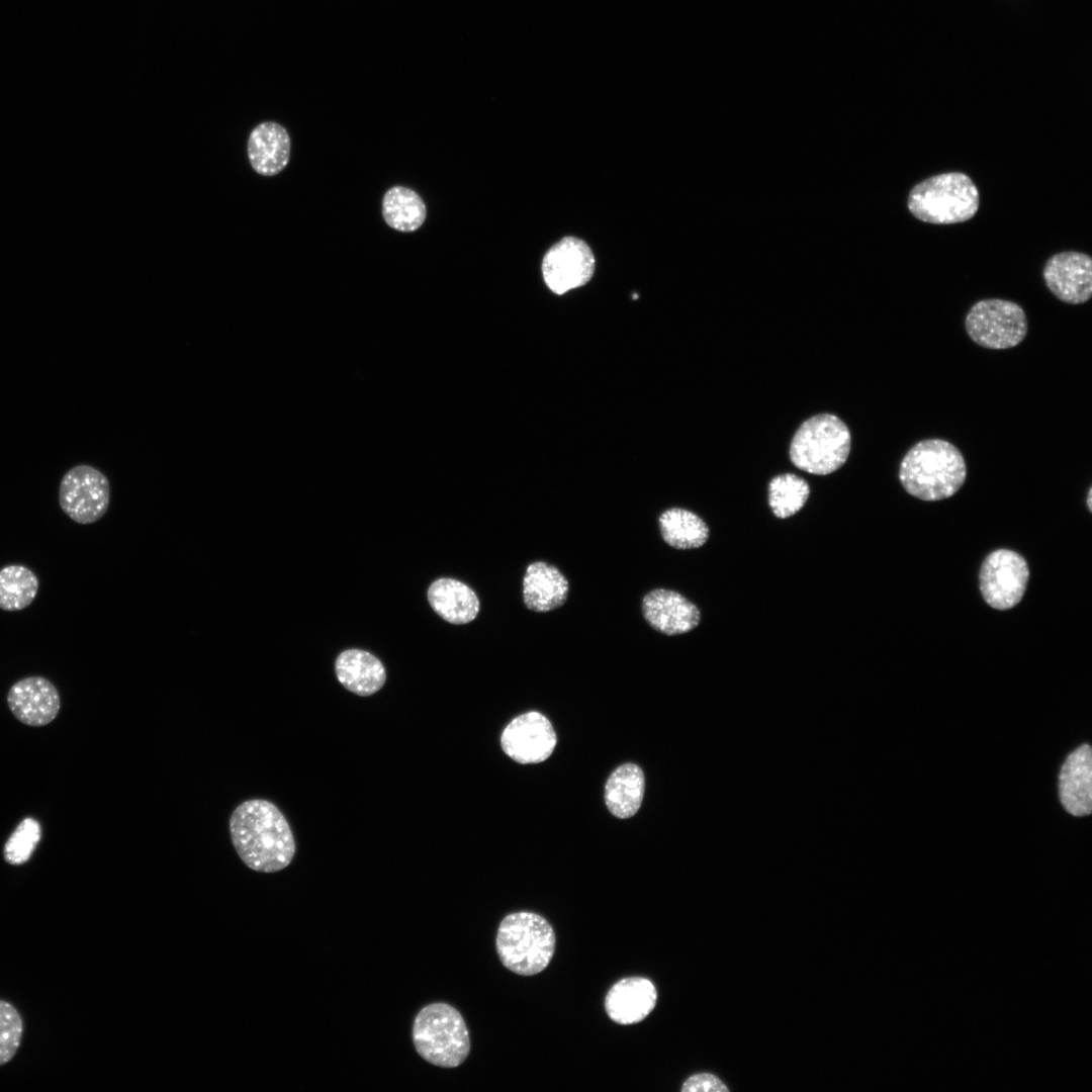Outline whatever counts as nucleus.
Wrapping results in <instances>:
<instances>
[{
  "label": "nucleus",
  "mask_w": 1092,
  "mask_h": 1092,
  "mask_svg": "<svg viewBox=\"0 0 1092 1092\" xmlns=\"http://www.w3.org/2000/svg\"><path fill=\"white\" fill-rule=\"evenodd\" d=\"M229 825L233 845L251 870L275 873L291 862L294 838L286 818L273 803L245 801L234 810Z\"/></svg>",
  "instance_id": "nucleus-1"
},
{
  "label": "nucleus",
  "mask_w": 1092,
  "mask_h": 1092,
  "mask_svg": "<svg viewBox=\"0 0 1092 1092\" xmlns=\"http://www.w3.org/2000/svg\"><path fill=\"white\" fill-rule=\"evenodd\" d=\"M967 465L961 451L942 439L916 443L903 457L899 479L904 489L922 500L952 496L964 484Z\"/></svg>",
  "instance_id": "nucleus-2"
},
{
  "label": "nucleus",
  "mask_w": 1092,
  "mask_h": 1092,
  "mask_svg": "<svg viewBox=\"0 0 1092 1092\" xmlns=\"http://www.w3.org/2000/svg\"><path fill=\"white\" fill-rule=\"evenodd\" d=\"M551 924L541 915L521 911L508 914L499 923L495 947L502 964L521 976L544 971L555 951Z\"/></svg>",
  "instance_id": "nucleus-3"
},
{
  "label": "nucleus",
  "mask_w": 1092,
  "mask_h": 1092,
  "mask_svg": "<svg viewBox=\"0 0 1092 1092\" xmlns=\"http://www.w3.org/2000/svg\"><path fill=\"white\" fill-rule=\"evenodd\" d=\"M980 195L973 180L962 172L929 177L909 192V211L919 220L953 224L971 219L978 211Z\"/></svg>",
  "instance_id": "nucleus-4"
},
{
  "label": "nucleus",
  "mask_w": 1092,
  "mask_h": 1092,
  "mask_svg": "<svg viewBox=\"0 0 1092 1092\" xmlns=\"http://www.w3.org/2000/svg\"><path fill=\"white\" fill-rule=\"evenodd\" d=\"M413 1043L426 1062L441 1068H456L470 1052V1037L461 1013L452 1005L434 1002L416 1015Z\"/></svg>",
  "instance_id": "nucleus-5"
},
{
  "label": "nucleus",
  "mask_w": 1092,
  "mask_h": 1092,
  "mask_svg": "<svg viewBox=\"0 0 1092 1092\" xmlns=\"http://www.w3.org/2000/svg\"><path fill=\"white\" fill-rule=\"evenodd\" d=\"M850 433L836 416L819 414L806 420L790 446L792 463L801 470L826 475L840 468L850 451Z\"/></svg>",
  "instance_id": "nucleus-6"
},
{
  "label": "nucleus",
  "mask_w": 1092,
  "mask_h": 1092,
  "mask_svg": "<svg viewBox=\"0 0 1092 1092\" xmlns=\"http://www.w3.org/2000/svg\"><path fill=\"white\" fill-rule=\"evenodd\" d=\"M966 331L977 345L987 349H1008L1020 344L1027 334V318L1017 303L989 298L976 302L965 320Z\"/></svg>",
  "instance_id": "nucleus-7"
},
{
  "label": "nucleus",
  "mask_w": 1092,
  "mask_h": 1092,
  "mask_svg": "<svg viewBox=\"0 0 1092 1092\" xmlns=\"http://www.w3.org/2000/svg\"><path fill=\"white\" fill-rule=\"evenodd\" d=\"M109 502L110 484L99 469L79 464L62 477L59 504L74 522L89 525L99 521L106 514Z\"/></svg>",
  "instance_id": "nucleus-8"
},
{
  "label": "nucleus",
  "mask_w": 1092,
  "mask_h": 1092,
  "mask_svg": "<svg viewBox=\"0 0 1092 1092\" xmlns=\"http://www.w3.org/2000/svg\"><path fill=\"white\" fill-rule=\"evenodd\" d=\"M979 578L985 602L994 609L1008 610L1021 601L1029 569L1025 559L1017 552L998 549L983 561Z\"/></svg>",
  "instance_id": "nucleus-9"
},
{
  "label": "nucleus",
  "mask_w": 1092,
  "mask_h": 1092,
  "mask_svg": "<svg viewBox=\"0 0 1092 1092\" xmlns=\"http://www.w3.org/2000/svg\"><path fill=\"white\" fill-rule=\"evenodd\" d=\"M595 257L585 242L565 237L552 246L542 262V273L547 287L555 294L586 284L595 272Z\"/></svg>",
  "instance_id": "nucleus-10"
},
{
  "label": "nucleus",
  "mask_w": 1092,
  "mask_h": 1092,
  "mask_svg": "<svg viewBox=\"0 0 1092 1092\" xmlns=\"http://www.w3.org/2000/svg\"><path fill=\"white\" fill-rule=\"evenodd\" d=\"M556 742L557 737L551 722L536 711L514 718L500 736L504 752L522 764L546 760L552 754Z\"/></svg>",
  "instance_id": "nucleus-11"
},
{
  "label": "nucleus",
  "mask_w": 1092,
  "mask_h": 1092,
  "mask_svg": "<svg viewBox=\"0 0 1092 1092\" xmlns=\"http://www.w3.org/2000/svg\"><path fill=\"white\" fill-rule=\"evenodd\" d=\"M1048 288L1070 304L1088 301L1092 295V260L1087 254L1067 251L1053 255L1043 268Z\"/></svg>",
  "instance_id": "nucleus-12"
},
{
  "label": "nucleus",
  "mask_w": 1092,
  "mask_h": 1092,
  "mask_svg": "<svg viewBox=\"0 0 1092 1092\" xmlns=\"http://www.w3.org/2000/svg\"><path fill=\"white\" fill-rule=\"evenodd\" d=\"M7 704L17 720L32 727L48 725L61 709L57 688L42 676H27L16 681L8 691Z\"/></svg>",
  "instance_id": "nucleus-13"
},
{
  "label": "nucleus",
  "mask_w": 1092,
  "mask_h": 1092,
  "mask_svg": "<svg viewBox=\"0 0 1092 1092\" xmlns=\"http://www.w3.org/2000/svg\"><path fill=\"white\" fill-rule=\"evenodd\" d=\"M642 613L647 623L668 636L688 633L701 620L699 609L677 592L656 588L642 600Z\"/></svg>",
  "instance_id": "nucleus-14"
},
{
  "label": "nucleus",
  "mask_w": 1092,
  "mask_h": 1092,
  "mask_svg": "<svg viewBox=\"0 0 1092 1092\" xmlns=\"http://www.w3.org/2000/svg\"><path fill=\"white\" fill-rule=\"evenodd\" d=\"M657 991L647 978L628 977L616 982L605 998L608 1016L616 1023L629 1025L645 1019L654 1009Z\"/></svg>",
  "instance_id": "nucleus-15"
},
{
  "label": "nucleus",
  "mask_w": 1092,
  "mask_h": 1092,
  "mask_svg": "<svg viewBox=\"0 0 1092 1092\" xmlns=\"http://www.w3.org/2000/svg\"><path fill=\"white\" fill-rule=\"evenodd\" d=\"M1059 796L1065 810L1073 816L1089 815L1092 810L1091 747L1082 744L1064 761L1059 776Z\"/></svg>",
  "instance_id": "nucleus-16"
},
{
  "label": "nucleus",
  "mask_w": 1092,
  "mask_h": 1092,
  "mask_svg": "<svg viewBox=\"0 0 1092 1092\" xmlns=\"http://www.w3.org/2000/svg\"><path fill=\"white\" fill-rule=\"evenodd\" d=\"M247 150L251 166L258 174L274 176L289 162L290 138L281 124L265 121L251 131Z\"/></svg>",
  "instance_id": "nucleus-17"
},
{
  "label": "nucleus",
  "mask_w": 1092,
  "mask_h": 1092,
  "mask_svg": "<svg viewBox=\"0 0 1092 1092\" xmlns=\"http://www.w3.org/2000/svg\"><path fill=\"white\" fill-rule=\"evenodd\" d=\"M568 590V580L556 566L544 561L528 565L523 577V600L529 610L553 611L566 602Z\"/></svg>",
  "instance_id": "nucleus-18"
},
{
  "label": "nucleus",
  "mask_w": 1092,
  "mask_h": 1092,
  "mask_svg": "<svg viewBox=\"0 0 1092 1092\" xmlns=\"http://www.w3.org/2000/svg\"><path fill=\"white\" fill-rule=\"evenodd\" d=\"M335 670L344 688L359 696H370L376 693L386 679L385 669L380 660L360 649L343 651L337 657Z\"/></svg>",
  "instance_id": "nucleus-19"
},
{
  "label": "nucleus",
  "mask_w": 1092,
  "mask_h": 1092,
  "mask_svg": "<svg viewBox=\"0 0 1092 1092\" xmlns=\"http://www.w3.org/2000/svg\"><path fill=\"white\" fill-rule=\"evenodd\" d=\"M428 600L440 617L453 624L469 623L479 612V600L474 590L453 578H439L432 582Z\"/></svg>",
  "instance_id": "nucleus-20"
},
{
  "label": "nucleus",
  "mask_w": 1092,
  "mask_h": 1092,
  "mask_svg": "<svg viewBox=\"0 0 1092 1092\" xmlns=\"http://www.w3.org/2000/svg\"><path fill=\"white\" fill-rule=\"evenodd\" d=\"M645 789L642 769L635 763L618 766L605 786V803L617 818H630L639 810Z\"/></svg>",
  "instance_id": "nucleus-21"
},
{
  "label": "nucleus",
  "mask_w": 1092,
  "mask_h": 1092,
  "mask_svg": "<svg viewBox=\"0 0 1092 1092\" xmlns=\"http://www.w3.org/2000/svg\"><path fill=\"white\" fill-rule=\"evenodd\" d=\"M662 539L669 546L680 549H696L703 546L709 538V528L702 518L695 513L671 508L658 518Z\"/></svg>",
  "instance_id": "nucleus-22"
},
{
  "label": "nucleus",
  "mask_w": 1092,
  "mask_h": 1092,
  "mask_svg": "<svg viewBox=\"0 0 1092 1092\" xmlns=\"http://www.w3.org/2000/svg\"><path fill=\"white\" fill-rule=\"evenodd\" d=\"M382 215L390 228L410 233L424 223L427 209L417 192L407 187L394 186L384 194Z\"/></svg>",
  "instance_id": "nucleus-23"
},
{
  "label": "nucleus",
  "mask_w": 1092,
  "mask_h": 1092,
  "mask_svg": "<svg viewBox=\"0 0 1092 1092\" xmlns=\"http://www.w3.org/2000/svg\"><path fill=\"white\" fill-rule=\"evenodd\" d=\"M38 578L27 566L9 564L0 569V609L8 612L27 608L35 599Z\"/></svg>",
  "instance_id": "nucleus-24"
},
{
  "label": "nucleus",
  "mask_w": 1092,
  "mask_h": 1092,
  "mask_svg": "<svg viewBox=\"0 0 1092 1092\" xmlns=\"http://www.w3.org/2000/svg\"><path fill=\"white\" fill-rule=\"evenodd\" d=\"M809 493L810 487L806 480L792 473H784L770 480L768 504L777 518L785 519L804 507Z\"/></svg>",
  "instance_id": "nucleus-25"
},
{
  "label": "nucleus",
  "mask_w": 1092,
  "mask_h": 1092,
  "mask_svg": "<svg viewBox=\"0 0 1092 1092\" xmlns=\"http://www.w3.org/2000/svg\"><path fill=\"white\" fill-rule=\"evenodd\" d=\"M41 839V826L39 822L26 817L13 830L3 847V856L7 863L20 866L25 863L32 855Z\"/></svg>",
  "instance_id": "nucleus-26"
},
{
  "label": "nucleus",
  "mask_w": 1092,
  "mask_h": 1092,
  "mask_svg": "<svg viewBox=\"0 0 1092 1092\" xmlns=\"http://www.w3.org/2000/svg\"><path fill=\"white\" fill-rule=\"evenodd\" d=\"M23 1020L19 1011L0 999V1066L7 1064L18 1051L23 1035Z\"/></svg>",
  "instance_id": "nucleus-27"
},
{
  "label": "nucleus",
  "mask_w": 1092,
  "mask_h": 1092,
  "mask_svg": "<svg viewBox=\"0 0 1092 1092\" xmlns=\"http://www.w3.org/2000/svg\"><path fill=\"white\" fill-rule=\"evenodd\" d=\"M727 1087L714 1075L698 1074L687 1079L682 1085V1092H723Z\"/></svg>",
  "instance_id": "nucleus-28"
},
{
  "label": "nucleus",
  "mask_w": 1092,
  "mask_h": 1092,
  "mask_svg": "<svg viewBox=\"0 0 1092 1092\" xmlns=\"http://www.w3.org/2000/svg\"><path fill=\"white\" fill-rule=\"evenodd\" d=\"M1091 496H1092V489L1090 487L1089 491H1088V495H1087V506H1088V509H1089L1090 512L1092 511V498H1091Z\"/></svg>",
  "instance_id": "nucleus-29"
}]
</instances>
